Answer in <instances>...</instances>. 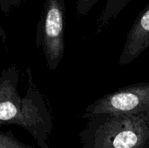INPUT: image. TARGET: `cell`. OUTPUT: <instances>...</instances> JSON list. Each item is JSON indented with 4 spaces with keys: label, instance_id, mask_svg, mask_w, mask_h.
Here are the masks:
<instances>
[{
    "label": "cell",
    "instance_id": "1",
    "mask_svg": "<svg viewBox=\"0 0 149 148\" xmlns=\"http://www.w3.org/2000/svg\"><path fill=\"white\" fill-rule=\"evenodd\" d=\"M18 70L11 65L2 71L0 78V122L15 124L26 129L40 148H49L47 139L52 129V120L42 94L31 83L25 96L17 90Z\"/></svg>",
    "mask_w": 149,
    "mask_h": 148
},
{
    "label": "cell",
    "instance_id": "2",
    "mask_svg": "<svg viewBox=\"0 0 149 148\" xmlns=\"http://www.w3.org/2000/svg\"><path fill=\"white\" fill-rule=\"evenodd\" d=\"M79 139L83 148H149V111L91 117Z\"/></svg>",
    "mask_w": 149,
    "mask_h": 148
},
{
    "label": "cell",
    "instance_id": "3",
    "mask_svg": "<svg viewBox=\"0 0 149 148\" xmlns=\"http://www.w3.org/2000/svg\"><path fill=\"white\" fill-rule=\"evenodd\" d=\"M65 0H45L38 24L37 44L42 45L48 67L54 71L65 51Z\"/></svg>",
    "mask_w": 149,
    "mask_h": 148
},
{
    "label": "cell",
    "instance_id": "4",
    "mask_svg": "<svg viewBox=\"0 0 149 148\" xmlns=\"http://www.w3.org/2000/svg\"><path fill=\"white\" fill-rule=\"evenodd\" d=\"M149 111V82L128 85L108 93L89 105L83 118L101 114H127Z\"/></svg>",
    "mask_w": 149,
    "mask_h": 148
},
{
    "label": "cell",
    "instance_id": "5",
    "mask_svg": "<svg viewBox=\"0 0 149 148\" xmlns=\"http://www.w3.org/2000/svg\"><path fill=\"white\" fill-rule=\"evenodd\" d=\"M149 47V3L139 13L127 34L120 65H127Z\"/></svg>",
    "mask_w": 149,
    "mask_h": 148
},
{
    "label": "cell",
    "instance_id": "6",
    "mask_svg": "<svg viewBox=\"0 0 149 148\" xmlns=\"http://www.w3.org/2000/svg\"><path fill=\"white\" fill-rule=\"evenodd\" d=\"M131 1L132 0H107V3L97 20L96 33L98 34L105 31Z\"/></svg>",
    "mask_w": 149,
    "mask_h": 148
},
{
    "label": "cell",
    "instance_id": "7",
    "mask_svg": "<svg viewBox=\"0 0 149 148\" xmlns=\"http://www.w3.org/2000/svg\"><path fill=\"white\" fill-rule=\"evenodd\" d=\"M0 148H35L19 142L10 132L0 133Z\"/></svg>",
    "mask_w": 149,
    "mask_h": 148
},
{
    "label": "cell",
    "instance_id": "8",
    "mask_svg": "<svg viewBox=\"0 0 149 148\" xmlns=\"http://www.w3.org/2000/svg\"><path fill=\"white\" fill-rule=\"evenodd\" d=\"M99 0H77L76 11L79 17L86 16Z\"/></svg>",
    "mask_w": 149,
    "mask_h": 148
},
{
    "label": "cell",
    "instance_id": "9",
    "mask_svg": "<svg viewBox=\"0 0 149 148\" xmlns=\"http://www.w3.org/2000/svg\"><path fill=\"white\" fill-rule=\"evenodd\" d=\"M24 1L26 0H0V8L3 12L8 14L13 9L18 7Z\"/></svg>",
    "mask_w": 149,
    "mask_h": 148
}]
</instances>
